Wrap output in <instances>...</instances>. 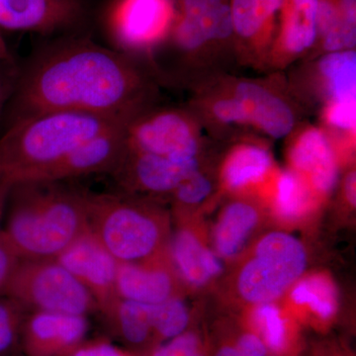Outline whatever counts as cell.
<instances>
[{"instance_id":"obj_27","label":"cell","mask_w":356,"mask_h":356,"mask_svg":"<svg viewBox=\"0 0 356 356\" xmlns=\"http://www.w3.org/2000/svg\"><path fill=\"white\" fill-rule=\"evenodd\" d=\"M292 298L296 303L307 304L320 317L327 318L337 309L336 288L323 276H312L301 281L293 289Z\"/></svg>"},{"instance_id":"obj_26","label":"cell","mask_w":356,"mask_h":356,"mask_svg":"<svg viewBox=\"0 0 356 356\" xmlns=\"http://www.w3.org/2000/svg\"><path fill=\"white\" fill-rule=\"evenodd\" d=\"M312 189L304 178L294 170H285L276 180L275 206L278 214L295 220L310 207Z\"/></svg>"},{"instance_id":"obj_9","label":"cell","mask_w":356,"mask_h":356,"mask_svg":"<svg viewBox=\"0 0 356 356\" xmlns=\"http://www.w3.org/2000/svg\"><path fill=\"white\" fill-rule=\"evenodd\" d=\"M199 147L197 119L185 109L152 105L135 115L124 128V151L186 161L197 159Z\"/></svg>"},{"instance_id":"obj_22","label":"cell","mask_w":356,"mask_h":356,"mask_svg":"<svg viewBox=\"0 0 356 356\" xmlns=\"http://www.w3.org/2000/svg\"><path fill=\"white\" fill-rule=\"evenodd\" d=\"M321 40L334 49L355 46L356 0H318L317 44Z\"/></svg>"},{"instance_id":"obj_19","label":"cell","mask_w":356,"mask_h":356,"mask_svg":"<svg viewBox=\"0 0 356 356\" xmlns=\"http://www.w3.org/2000/svg\"><path fill=\"white\" fill-rule=\"evenodd\" d=\"M116 291L119 298L156 305L173 298V281L161 267L125 262L118 266Z\"/></svg>"},{"instance_id":"obj_40","label":"cell","mask_w":356,"mask_h":356,"mask_svg":"<svg viewBox=\"0 0 356 356\" xmlns=\"http://www.w3.org/2000/svg\"><path fill=\"white\" fill-rule=\"evenodd\" d=\"M13 57L10 50H9L8 44H7L6 39H4L2 32H0V60Z\"/></svg>"},{"instance_id":"obj_38","label":"cell","mask_w":356,"mask_h":356,"mask_svg":"<svg viewBox=\"0 0 356 356\" xmlns=\"http://www.w3.org/2000/svg\"><path fill=\"white\" fill-rule=\"evenodd\" d=\"M344 189H346V195L348 201L351 205L355 206V172H350L346 177Z\"/></svg>"},{"instance_id":"obj_29","label":"cell","mask_w":356,"mask_h":356,"mask_svg":"<svg viewBox=\"0 0 356 356\" xmlns=\"http://www.w3.org/2000/svg\"><path fill=\"white\" fill-rule=\"evenodd\" d=\"M188 324V313L184 302L170 298L163 303L152 305V325L159 334L175 337L184 331Z\"/></svg>"},{"instance_id":"obj_31","label":"cell","mask_w":356,"mask_h":356,"mask_svg":"<svg viewBox=\"0 0 356 356\" xmlns=\"http://www.w3.org/2000/svg\"><path fill=\"white\" fill-rule=\"evenodd\" d=\"M259 320L268 346L273 350H280L284 343L285 330L278 309L270 304H266L259 310Z\"/></svg>"},{"instance_id":"obj_37","label":"cell","mask_w":356,"mask_h":356,"mask_svg":"<svg viewBox=\"0 0 356 356\" xmlns=\"http://www.w3.org/2000/svg\"><path fill=\"white\" fill-rule=\"evenodd\" d=\"M72 356H123L120 351L108 343H98L76 351Z\"/></svg>"},{"instance_id":"obj_35","label":"cell","mask_w":356,"mask_h":356,"mask_svg":"<svg viewBox=\"0 0 356 356\" xmlns=\"http://www.w3.org/2000/svg\"><path fill=\"white\" fill-rule=\"evenodd\" d=\"M197 339L191 334H179L172 343L156 351L154 356H192L196 353Z\"/></svg>"},{"instance_id":"obj_13","label":"cell","mask_w":356,"mask_h":356,"mask_svg":"<svg viewBox=\"0 0 356 356\" xmlns=\"http://www.w3.org/2000/svg\"><path fill=\"white\" fill-rule=\"evenodd\" d=\"M198 170V159L177 161L123 149L110 175L124 191L161 194L175 192L184 180Z\"/></svg>"},{"instance_id":"obj_6","label":"cell","mask_w":356,"mask_h":356,"mask_svg":"<svg viewBox=\"0 0 356 356\" xmlns=\"http://www.w3.org/2000/svg\"><path fill=\"white\" fill-rule=\"evenodd\" d=\"M204 108L224 126H247L273 139L294 131L296 114L284 97L266 84L235 81L209 93Z\"/></svg>"},{"instance_id":"obj_41","label":"cell","mask_w":356,"mask_h":356,"mask_svg":"<svg viewBox=\"0 0 356 356\" xmlns=\"http://www.w3.org/2000/svg\"><path fill=\"white\" fill-rule=\"evenodd\" d=\"M217 356H242L236 348H224L218 353Z\"/></svg>"},{"instance_id":"obj_25","label":"cell","mask_w":356,"mask_h":356,"mask_svg":"<svg viewBox=\"0 0 356 356\" xmlns=\"http://www.w3.org/2000/svg\"><path fill=\"white\" fill-rule=\"evenodd\" d=\"M103 313L116 323L122 337L128 343H144L153 329L152 305L118 298Z\"/></svg>"},{"instance_id":"obj_32","label":"cell","mask_w":356,"mask_h":356,"mask_svg":"<svg viewBox=\"0 0 356 356\" xmlns=\"http://www.w3.org/2000/svg\"><path fill=\"white\" fill-rule=\"evenodd\" d=\"M211 191L212 185L210 180L198 170L184 180L173 193L175 194L178 202L184 205H194L207 197Z\"/></svg>"},{"instance_id":"obj_15","label":"cell","mask_w":356,"mask_h":356,"mask_svg":"<svg viewBox=\"0 0 356 356\" xmlns=\"http://www.w3.org/2000/svg\"><path fill=\"white\" fill-rule=\"evenodd\" d=\"M289 161L295 172L321 194H329L339 178L337 152L324 128L309 126L295 134L289 147Z\"/></svg>"},{"instance_id":"obj_33","label":"cell","mask_w":356,"mask_h":356,"mask_svg":"<svg viewBox=\"0 0 356 356\" xmlns=\"http://www.w3.org/2000/svg\"><path fill=\"white\" fill-rule=\"evenodd\" d=\"M20 74V63L11 57L0 60V124L13 97Z\"/></svg>"},{"instance_id":"obj_18","label":"cell","mask_w":356,"mask_h":356,"mask_svg":"<svg viewBox=\"0 0 356 356\" xmlns=\"http://www.w3.org/2000/svg\"><path fill=\"white\" fill-rule=\"evenodd\" d=\"M88 329L86 316L31 311L26 316L22 334L28 350L43 355L72 348Z\"/></svg>"},{"instance_id":"obj_11","label":"cell","mask_w":356,"mask_h":356,"mask_svg":"<svg viewBox=\"0 0 356 356\" xmlns=\"http://www.w3.org/2000/svg\"><path fill=\"white\" fill-rule=\"evenodd\" d=\"M88 20L86 0H0V32L53 38L81 33Z\"/></svg>"},{"instance_id":"obj_3","label":"cell","mask_w":356,"mask_h":356,"mask_svg":"<svg viewBox=\"0 0 356 356\" xmlns=\"http://www.w3.org/2000/svg\"><path fill=\"white\" fill-rule=\"evenodd\" d=\"M128 120L62 111L14 122L0 137V184L33 181L79 145Z\"/></svg>"},{"instance_id":"obj_2","label":"cell","mask_w":356,"mask_h":356,"mask_svg":"<svg viewBox=\"0 0 356 356\" xmlns=\"http://www.w3.org/2000/svg\"><path fill=\"white\" fill-rule=\"evenodd\" d=\"M89 193L65 181L10 185L0 231L20 259H55L89 231Z\"/></svg>"},{"instance_id":"obj_17","label":"cell","mask_w":356,"mask_h":356,"mask_svg":"<svg viewBox=\"0 0 356 356\" xmlns=\"http://www.w3.org/2000/svg\"><path fill=\"white\" fill-rule=\"evenodd\" d=\"M318 0H284L266 62L281 67L316 47Z\"/></svg>"},{"instance_id":"obj_23","label":"cell","mask_w":356,"mask_h":356,"mask_svg":"<svg viewBox=\"0 0 356 356\" xmlns=\"http://www.w3.org/2000/svg\"><path fill=\"white\" fill-rule=\"evenodd\" d=\"M172 255L182 276L196 286L207 282L222 269L217 257L206 250L198 238L187 229H182L175 236Z\"/></svg>"},{"instance_id":"obj_42","label":"cell","mask_w":356,"mask_h":356,"mask_svg":"<svg viewBox=\"0 0 356 356\" xmlns=\"http://www.w3.org/2000/svg\"><path fill=\"white\" fill-rule=\"evenodd\" d=\"M192 356H202V355H198V353H194V355H192Z\"/></svg>"},{"instance_id":"obj_5","label":"cell","mask_w":356,"mask_h":356,"mask_svg":"<svg viewBox=\"0 0 356 356\" xmlns=\"http://www.w3.org/2000/svg\"><path fill=\"white\" fill-rule=\"evenodd\" d=\"M88 212L89 229L119 264L139 262L158 250V218L125 196L90 192Z\"/></svg>"},{"instance_id":"obj_14","label":"cell","mask_w":356,"mask_h":356,"mask_svg":"<svg viewBox=\"0 0 356 356\" xmlns=\"http://www.w3.org/2000/svg\"><path fill=\"white\" fill-rule=\"evenodd\" d=\"M128 121L79 145L33 181H70L100 173L110 175L120 159Z\"/></svg>"},{"instance_id":"obj_20","label":"cell","mask_w":356,"mask_h":356,"mask_svg":"<svg viewBox=\"0 0 356 356\" xmlns=\"http://www.w3.org/2000/svg\"><path fill=\"white\" fill-rule=\"evenodd\" d=\"M317 86L325 104L356 102L355 50L322 54L315 65Z\"/></svg>"},{"instance_id":"obj_30","label":"cell","mask_w":356,"mask_h":356,"mask_svg":"<svg viewBox=\"0 0 356 356\" xmlns=\"http://www.w3.org/2000/svg\"><path fill=\"white\" fill-rule=\"evenodd\" d=\"M323 121L332 133L353 140L355 137L356 102H331L324 105Z\"/></svg>"},{"instance_id":"obj_34","label":"cell","mask_w":356,"mask_h":356,"mask_svg":"<svg viewBox=\"0 0 356 356\" xmlns=\"http://www.w3.org/2000/svg\"><path fill=\"white\" fill-rule=\"evenodd\" d=\"M20 259L0 231V296L3 295L7 283Z\"/></svg>"},{"instance_id":"obj_12","label":"cell","mask_w":356,"mask_h":356,"mask_svg":"<svg viewBox=\"0 0 356 356\" xmlns=\"http://www.w3.org/2000/svg\"><path fill=\"white\" fill-rule=\"evenodd\" d=\"M55 259L92 295L98 310H106L119 298L116 291L119 262L103 247L90 229Z\"/></svg>"},{"instance_id":"obj_4","label":"cell","mask_w":356,"mask_h":356,"mask_svg":"<svg viewBox=\"0 0 356 356\" xmlns=\"http://www.w3.org/2000/svg\"><path fill=\"white\" fill-rule=\"evenodd\" d=\"M175 7L170 34L147 63L159 81L184 83L200 54L234 44L233 26L229 0H175Z\"/></svg>"},{"instance_id":"obj_10","label":"cell","mask_w":356,"mask_h":356,"mask_svg":"<svg viewBox=\"0 0 356 356\" xmlns=\"http://www.w3.org/2000/svg\"><path fill=\"white\" fill-rule=\"evenodd\" d=\"M305 266V250L296 238L269 234L257 245L254 259L243 267L238 290L248 301L267 303L298 280Z\"/></svg>"},{"instance_id":"obj_1","label":"cell","mask_w":356,"mask_h":356,"mask_svg":"<svg viewBox=\"0 0 356 356\" xmlns=\"http://www.w3.org/2000/svg\"><path fill=\"white\" fill-rule=\"evenodd\" d=\"M156 86L158 79L143 60L81 33L53 37L20 63L2 121L6 129L33 115L62 111L131 119L154 105Z\"/></svg>"},{"instance_id":"obj_21","label":"cell","mask_w":356,"mask_h":356,"mask_svg":"<svg viewBox=\"0 0 356 356\" xmlns=\"http://www.w3.org/2000/svg\"><path fill=\"white\" fill-rule=\"evenodd\" d=\"M273 156L257 143H243L234 147L222 166V182L232 191L261 181L273 168Z\"/></svg>"},{"instance_id":"obj_7","label":"cell","mask_w":356,"mask_h":356,"mask_svg":"<svg viewBox=\"0 0 356 356\" xmlns=\"http://www.w3.org/2000/svg\"><path fill=\"white\" fill-rule=\"evenodd\" d=\"M2 296L29 312L86 316L98 310L92 295L56 259H20Z\"/></svg>"},{"instance_id":"obj_28","label":"cell","mask_w":356,"mask_h":356,"mask_svg":"<svg viewBox=\"0 0 356 356\" xmlns=\"http://www.w3.org/2000/svg\"><path fill=\"white\" fill-rule=\"evenodd\" d=\"M28 312L15 300L0 296V356L10 355L15 350Z\"/></svg>"},{"instance_id":"obj_24","label":"cell","mask_w":356,"mask_h":356,"mask_svg":"<svg viewBox=\"0 0 356 356\" xmlns=\"http://www.w3.org/2000/svg\"><path fill=\"white\" fill-rule=\"evenodd\" d=\"M259 215L247 203L231 204L225 210L215 232L217 250L224 257H233L242 248L254 228Z\"/></svg>"},{"instance_id":"obj_16","label":"cell","mask_w":356,"mask_h":356,"mask_svg":"<svg viewBox=\"0 0 356 356\" xmlns=\"http://www.w3.org/2000/svg\"><path fill=\"white\" fill-rule=\"evenodd\" d=\"M284 0H229L234 47L248 58L268 57Z\"/></svg>"},{"instance_id":"obj_39","label":"cell","mask_w":356,"mask_h":356,"mask_svg":"<svg viewBox=\"0 0 356 356\" xmlns=\"http://www.w3.org/2000/svg\"><path fill=\"white\" fill-rule=\"evenodd\" d=\"M9 188H10V185L0 184V225H1L2 219H3ZM0 228H1V227H0Z\"/></svg>"},{"instance_id":"obj_36","label":"cell","mask_w":356,"mask_h":356,"mask_svg":"<svg viewBox=\"0 0 356 356\" xmlns=\"http://www.w3.org/2000/svg\"><path fill=\"white\" fill-rule=\"evenodd\" d=\"M236 350L242 356H264L266 348L259 337L254 334H245L238 341Z\"/></svg>"},{"instance_id":"obj_8","label":"cell","mask_w":356,"mask_h":356,"mask_svg":"<svg viewBox=\"0 0 356 356\" xmlns=\"http://www.w3.org/2000/svg\"><path fill=\"white\" fill-rule=\"evenodd\" d=\"M175 14V0H105L100 22L111 48L147 63L168 38Z\"/></svg>"}]
</instances>
